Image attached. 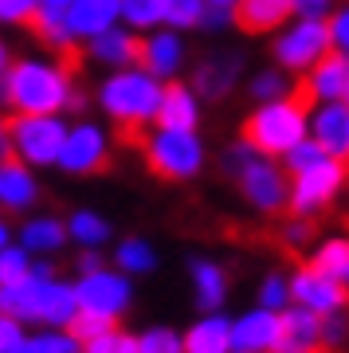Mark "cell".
Returning a JSON list of instances; mask_svg holds the SVG:
<instances>
[{
  "label": "cell",
  "instance_id": "ba28073f",
  "mask_svg": "<svg viewBox=\"0 0 349 353\" xmlns=\"http://www.w3.org/2000/svg\"><path fill=\"white\" fill-rule=\"evenodd\" d=\"M346 176H349V169L341 161H330V157L318 161L314 169H306V173H299L295 185H290V201H287L290 216H295V220L318 216L326 204L337 196V189L346 185Z\"/></svg>",
  "mask_w": 349,
  "mask_h": 353
},
{
  "label": "cell",
  "instance_id": "277c9868",
  "mask_svg": "<svg viewBox=\"0 0 349 353\" xmlns=\"http://www.w3.org/2000/svg\"><path fill=\"white\" fill-rule=\"evenodd\" d=\"M0 126L8 134V150L24 165H55L67 138L59 118H36V114H4Z\"/></svg>",
  "mask_w": 349,
  "mask_h": 353
},
{
  "label": "cell",
  "instance_id": "8d00e7d4",
  "mask_svg": "<svg viewBox=\"0 0 349 353\" xmlns=\"http://www.w3.org/2000/svg\"><path fill=\"white\" fill-rule=\"evenodd\" d=\"M318 161H326V153L318 150V145H314L310 138H302L290 153H283V173L299 176V173H306V169H314Z\"/></svg>",
  "mask_w": 349,
  "mask_h": 353
},
{
  "label": "cell",
  "instance_id": "1f68e13d",
  "mask_svg": "<svg viewBox=\"0 0 349 353\" xmlns=\"http://www.w3.org/2000/svg\"><path fill=\"white\" fill-rule=\"evenodd\" d=\"M8 353H79V341L67 338V334H32V338H20V345H12Z\"/></svg>",
  "mask_w": 349,
  "mask_h": 353
},
{
  "label": "cell",
  "instance_id": "5bb4252c",
  "mask_svg": "<svg viewBox=\"0 0 349 353\" xmlns=\"http://www.w3.org/2000/svg\"><path fill=\"white\" fill-rule=\"evenodd\" d=\"M275 353H318L326 350L322 341V318L310 314V310H287V314L279 318V330H275Z\"/></svg>",
  "mask_w": 349,
  "mask_h": 353
},
{
  "label": "cell",
  "instance_id": "5b68a950",
  "mask_svg": "<svg viewBox=\"0 0 349 353\" xmlns=\"http://www.w3.org/2000/svg\"><path fill=\"white\" fill-rule=\"evenodd\" d=\"M141 157H146V169H150L157 181H188L204 169V145H200L197 134H177V130H157L146 138L141 145Z\"/></svg>",
  "mask_w": 349,
  "mask_h": 353
},
{
  "label": "cell",
  "instance_id": "3957f363",
  "mask_svg": "<svg viewBox=\"0 0 349 353\" xmlns=\"http://www.w3.org/2000/svg\"><path fill=\"white\" fill-rule=\"evenodd\" d=\"M67 94H71V83L59 75V67L36 63V59H20L0 79V102L8 106V114L55 118L67 106Z\"/></svg>",
  "mask_w": 349,
  "mask_h": 353
},
{
  "label": "cell",
  "instance_id": "e0dca14e",
  "mask_svg": "<svg viewBox=\"0 0 349 353\" xmlns=\"http://www.w3.org/2000/svg\"><path fill=\"white\" fill-rule=\"evenodd\" d=\"M157 130H177V134H197L200 122V106L197 94L185 87V83H165L161 87V102H157V114H153Z\"/></svg>",
  "mask_w": 349,
  "mask_h": 353
},
{
  "label": "cell",
  "instance_id": "74e56055",
  "mask_svg": "<svg viewBox=\"0 0 349 353\" xmlns=\"http://www.w3.org/2000/svg\"><path fill=\"white\" fill-rule=\"evenodd\" d=\"M137 353H185V345H181V338H177V330L153 326V330H146V334L137 338Z\"/></svg>",
  "mask_w": 349,
  "mask_h": 353
},
{
  "label": "cell",
  "instance_id": "9a60e30c",
  "mask_svg": "<svg viewBox=\"0 0 349 353\" xmlns=\"http://www.w3.org/2000/svg\"><path fill=\"white\" fill-rule=\"evenodd\" d=\"M290 294L302 303V310H310V314H334L341 306L349 303V290L337 283V279H326L310 267H299V275L290 283Z\"/></svg>",
  "mask_w": 349,
  "mask_h": 353
},
{
  "label": "cell",
  "instance_id": "484cf974",
  "mask_svg": "<svg viewBox=\"0 0 349 353\" xmlns=\"http://www.w3.org/2000/svg\"><path fill=\"white\" fill-rule=\"evenodd\" d=\"M192 287H197V306L200 310H216V306L224 303V294H228V279L216 263L197 259V263H192Z\"/></svg>",
  "mask_w": 349,
  "mask_h": 353
},
{
  "label": "cell",
  "instance_id": "bcb514c9",
  "mask_svg": "<svg viewBox=\"0 0 349 353\" xmlns=\"http://www.w3.org/2000/svg\"><path fill=\"white\" fill-rule=\"evenodd\" d=\"M36 8H39V12H48V16H59V20H63V12L71 8V0H36Z\"/></svg>",
  "mask_w": 349,
  "mask_h": 353
},
{
  "label": "cell",
  "instance_id": "e575fe53",
  "mask_svg": "<svg viewBox=\"0 0 349 353\" xmlns=\"http://www.w3.org/2000/svg\"><path fill=\"white\" fill-rule=\"evenodd\" d=\"M28 267H32V259H28L24 248H4L0 252V287H16V283H24L28 279Z\"/></svg>",
  "mask_w": 349,
  "mask_h": 353
},
{
  "label": "cell",
  "instance_id": "d6986e66",
  "mask_svg": "<svg viewBox=\"0 0 349 353\" xmlns=\"http://www.w3.org/2000/svg\"><path fill=\"white\" fill-rule=\"evenodd\" d=\"M36 201H39V185L32 176V169L24 161H16V157L0 161V212L20 216Z\"/></svg>",
  "mask_w": 349,
  "mask_h": 353
},
{
  "label": "cell",
  "instance_id": "836d02e7",
  "mask_svg": "<svg viewBox=\"0 0 349 353\" xmlns=\"http://www.w3.org/2000/svg\"><path fill=\"white\" fill-rule=\"evenodd\" d=\"M110 330H118V322H110V318H99V314H87V310H79V314L67 322V338H75L79 345H87V341L102 338V334H110Z\"/></svg>",
  "mask_w": 349,
  "mask_h": 353
},
{
  "label": "cell",
  "instance_id": "7c38bea8",
  "mask_svg": "<svg viewBox=\"0 0 349 353\" xmlns=\"http://www.w3.org/2000/svg\"><path fill=\"white\" fill-rule=\"evenodd\" d=\"M239 75H243V55L239 51H212L204 55L192 71V94L208 102H224L232 90H236Z\"/></svg>",
  "mask_w": 349,
  "mask_h": 353
},
{
  "label": "cell",
  "instance_id": "83f0119b",
  "mask_svg": "<svg viewBox=\"0 0 349 353\" xmlns=\"http://www.w3.org/2000/svg\"><path fill=\"white\" fill-rule=\"evenodd\" d=\"M310 271H318V275H326V279H341L349 275V240H326L322 248H318V255H314L310 263Z\"/></svg>",
  "mask_w": 349,
  "mask_h": 353
},
{
  "label": "cell",
  "instance_id": "603a6c76",
  "mask_svg": "<svg viewBox=\"0 0 349 353\" xmlns=\"http://www.w3.org/2000/svg\"><path fill=\"white\" fill-rule=\"evenodd\" d=\"M79 314V299H75V287H67L59 279H51L43 287V299H39V322L51 330L67 326L71 318Z\"/></svg>",
  "mask_w": 349,
  "mask_h": 353
},
{
  "label": "cell",
  "instance_id": "52a82bcc",
  "mask_svg": "<svg viewBox=\"0 0 349 353\" xmlns=\"http://www.w3.org/2000/svg\"><path fill=\"white\" fill-rule=\"evenodd\" d=\"M236 185L248 196L251 208H259V212H283L290 201V181L283 173V165H275L271 157H259V153H251L239 165Z\"/></svg>",
  "mask_w": 349,
  "mask_h": 353
},
{
  "label": "cell",
  "instance_id": "ee69618b",
  "mask_svg": "<svg viewBox=\"0 0 349 353\" xmlns=\"http://www.w3.org/2000/svg\"><path fill=\"white\" fill-rule=\"evenodd\" d=\"M12 345H20V322L0 314V353H8Z\"/></svg>",
  "mask_w": 349,
  "mask_h": 353
},
{
  "label": "cell",
  "instance_id": "30bf717a",
  "mask_svg": "<svg viewBox=\"0 0 349 353\" xmlns=\"http://www.w3.org/2000/svg\"><path fill=\"white\" fill-rule=\"evenodd\" d=\"M75 299H79V310H87V314H99V318H118L130 310V299H134V290H130V279L118 275V271H94V275L79 279L75 287Z\"/></svg>",
  "mask_w": 349,
  "mask_h": 353
},
{
  "label": "cell",
  "instance_id": "8992f818",
  "mask_svg": "<svg viewBox=\"0 0 349 353\" xmlns=\"http://www.w3.org/2000/svg\"><path fill=\"white\" fill-rule=\"evenodd\" d=\"M322 55H330V28H326V20H302V16H295L271 39V59L287 75L302 79Z\"/></svg>",
  "mask_w": 349,
  "mask_h": 353
},
{
  "label": "cell",
  "instance_id": "ab89813d",
  "mask_svg": "<svg viewBox=\"0 0 349 353\" xmlns=\"http://www.w3.org/2000/svg\"><path fill=\"white\" fill-rule=\"evenodd\" d=\"M36 16V0H0V20L4 24H28Z\"/></svg>",
  "mask_w": 349,
  "mask_h": 353
},
{
  "label": "cell",
  "instance_id": "d590c367",
  "mask_svg": "<svg viewBox=\"0 0 349 353\" xmlns=\"http://www.w3.org/2000/svg\"><path fill=\"white\" fill-rule=\"evenodd\" d=\"M326 28H330V51L349 59V0L334 4V12L326 16Z\"/></svg>",
  "mask_w": 349,
  "mask_h": 353
},
{
  "label": "cell",
  "instance_id": "4dcf8cb0",
  "mask_svg": "<svg viewBox=\"0 0 349 353\" xmlns=\"http://www.w3.org/2000/svg\"><path fill=\"white\" fill-rule=\"evenodd\" d=\"M114 259H118V267H122V271H134V275H146V271H153V267H157V255H153V248L141 240V236H130V240L118 243Z\"/></svg>",
  "mask_w": 349,
  "mask_h": 353
},
{
  "label": "cell",
  "instance_id": "f546056e",
  "mask_svg": "<svg viewBox=\"0 0 349 353\" xmlns=\"http://www.w3.org/2000/svg\"><path fill=\"white\" fill-rule=\"evenodd\" d=\"M251 90V99L259 102H279V99H287L290 90H295V79L287 75V71H279V67H267V71H259V75L248 83Z\"/></svg>",
  "mask_w": 349,
  "mask_h": 353
},
{
  "label": "cell",
  "instance_id": "4fadbf2b",
  "mask_svg": "<svg viewBox=\"0 0 349 353\" xmlns=\"http://www.w3.org/2000/svg\"><path fill=\"white\" fill-rule=\"evenodd\" d=\"M295 20V4L290 0H239L232 8V28L243 36H275Z\"/></svg>",
  "mask_w": 349,
  "mask_h": 353
},
{
  "label": "cell",
  "instance_id": "7dc6e473",
  "mask_svg": "<svg viewBox=\"0 0 349 353\" xmlns=\"http://www.w3.org/2000/svg\"><path fill=\"white\" fill-rule=\"evenodd\" d=\"M12 67V51H8V43L0 39V79H4V71Z\"/></svg>",
  "mask_w": 349,
  "mask_h": 353
},
{
  "label": "cell",
  "instance_id": "cb8c5ba5",
  "mask_svg": "<svg viewBox=\"0 0 349 353\" xmlns=\"http://www.w3.org/2000/svg\"><path fill=\"white\" fill-rule=\"evenodd\" d=\"M185 353H228L232 350V322L224 318H200L197 326L185 334Z\"/></svg>",
  "mask_w": 349,
  "mask_h": 353
},
{
  "label": "cell",
  "instance_id": "7a4b0ae2",
  "mask_svg": "<svg viewBox=\"0 0 349 353\" xmlns=\"http://www.w3.org/2000/svg\"><path fill=\"white\" fill-rule=\"evenodd\" d=\"M310 99L299 90H290L287 99L279 102H263L255 110L243 118V126H239V141L248 145L251 153H259V157H283L306 138V122H310Z\"/></svg>",
  "mask_w": 349,
  "mask_h": 353
},
{
  "label": "cell",
  "instance_id": "f907efd6",
  "mask_svg": "<svg viewBox=\"0 0 349 353\" xmlns=\"http://www.w3.org/2000/svg\"><path fill=\"white\" fill-rule=\"evenodd\" d=\"M337 102H346V106H349V75H346V87H341V99H337Z\"/></svg>",
  "mask_w": 349,
  "mask_h": 353
},
{
  "label": "cell",
  "instance_id": "4316f807",
  "mask_svg": "<svg viewBox=\"0 0 349 353\" xmlns=\"http://www.w3.org/2000/svg\"><path fill=\"white\" fill-rule=\"evenodd\" d=\"M67 240H79L87 252H94L99 243L110 240V224L102 220L99 212H90V208H79L75 216H71V224H67Z\"/></svg>",
  "mask_w": 349,
  "mask_h": 353
},
{
  "label": "cell",
  "instance_id": "ffe728a7",
  "mask_svg": "<svg viewBox=\"0 0 349 353\" xmlns=\"http://www.w3.org/2000/svg\"><path fill=\"white\" fill-rule=\"evenodd\" d=\"M118 20V0H71V8L63 12V28L71 39H94L110 32Z\"/></svg>",
  "mask_w": 349,
  "mask_h": 353
},
{
  "label": "cell",
  "instance_id": "d6a6232c",
  "mask_svg": "<svg viewBox=\"0 0 349 353\" xmlns=\"http://www.w3.org/2000/svg\"><path fill=\"white\" fill-rule=\"evenodd\" d=\"M118 16L130 28H157L161 24V0H118Z\"/></svg>",
  "mask_w": 349,
  "mask_h": 353
},
{
  "label": "cell",
  "instance_id": "ac0fdd59",
  "mask_svg": "<svg viewBox=\"0 0 349 353\" xmlns=\"http://www.w3.org/2000/svg\"><path fill=\"white\" fill-rule=\"evenodd\" d=\"M181 63H185V39L177 36V32H157V36L141 39V63H137V71H146L150 79H177V71H181Z\"/></svg>",
  "mask_w": 349,
  "mask_h": 353
},
{
  "label": "cell",
  "instance_id": "7bdbcfd3",
  "mask_svg": "<svg viewBox=\"0 0 349 353\" xmlns=\"http://www.w3.org/2000/svg\"><path fill=\"white\" fill-rule=\"evenodd\" d=\"M200 28H208V32L232 28V8H216V4H208V8H204V20H200Z\"/></svg>",
  "mask_w": 349,
  "mask_h": 353
},
{
  "label": "cell",
  "instance_id": "7402d4cb",
  "mask_svg": "<svg viewBox=\"0 0 349 353\" xmlns=\"http://www.w3.org/2000/svg\"><path fill=\"white\" fill-rule=\"evenodd\" d=\"M275 330H279V318L271 310H255V314H243L232 326V350L236 353H263L275 345Z\"/></svg>",
  "mask_w": 349,
  "mask_h": 353
},
{
  "label": "cell",
  "instance_id": "681fc988",
  "mask_svg": "<svg viewBox=\"0 0 349 353\" xmlns=\"http://www.w3.org/2000/svg\"><path fill=\"white\" fill-rule=\"evenodd\" d=\"M204 4H216V8H236L239 0H204Z\"/></svg>",
  "mask_w": 349,
  "mask_h": 353
},
{
  "label": "cell",
  "instance_id": "6da1fadb",
  "mask_svg": "<svg viewBox=\"0 0 349 353\" xmlns=\"http://www.w3.org/2000/svg\"><path fill=\"white\" fill-rule=\"evenodd\" d=\"M99 102L102 110L114 118V134L122 145L130 150H141L146 145V122H153V114H157V102H161V83L150 79L146 71H114L99 90Z\"/></svg>",
  "mask_w": 349,
  "mask_h": 353
},
{
  "label": "cell",
  "instance_id": "2e32d148",
  "mask_svg": "<svg viewBox=\"0 0 349 353\" xmlns=\"http://www.w3.org/2000/svg\"><path fill=\"white\" fill-rule=\"evenodd\" d=\"M346 75H349V59H341L337 51H330V55H322V59H318L302 79H295V83H299V90L310 99V106H322V102L341 99Z\"/></svg>",
  "mask_w": 349,
  "mask_h": 353
},
{
  "label": "cell",
  "instance_id": "d4e9b609",
  "mask_svg": "<svg viewBox=\"0 0 349 353\" xmlns=\"http://www.w3.org/2000/svg\"><path fill=\"white\" fill-rule=\"evenodd\" d=\"M67 243V224L55 220V216H39V220H28L20 228V248L24 252H55Z\"/></svg>",
  "mask_w": 349,
  "mask_h": 353
},
{
  "label": "cell",
  "instance_id": "60d3db41",
  "mask_svg": "<svg viewBox=\"0 0 349 353\" xmlns=\"http://www.w3.org/2000/svg\"><path fill=\"white\" fill-rule=\"evenodd\" d=\"M259 299H263V310H279V306L287 303V283L279 275H267V283H263V290H259Z\"/></svg>",
  "mask_w": 349,
  "mask_h": 353
},
{
  "label": "cell",
  "instance_id": "44dd1931",
  "mask_svg": "<svg viewBox=\"0 0 349 353\" xmlns=\"http://www.w3.org/2000/svg\"><path fill=\"white\" fill-rule=\"evenodd\" d=\"M87 55L99 59V63H110V67H137L141 63V36L122 32V28H110V32L90 39Z\"/></svg>",
  "mask_w": 349,
  "mask_h": 353
},
{
  "label": "cell",
  "instance_id": "f35d334b",
  "mask_svg": "<svg viewBox=\"0 0 349 353\" xmlns=\"http://www.w3.org/2000/svg\"><path fill=\"white\" fill-rule=\"evenodd\" d=\"M87 353H137V338H130L122 326L102 334V338L87 341Z\"/></svg>",
  "mask_w": 349,
  "mask_h": 353
},
{
  "label": "cell",
  "instance_id": "8fae6325",
  "mask_svg": "<svg viewBox=\"0 0 349 353\" xmlns=\"http://www.w3.org/2000/svg\"><path fill=\"white\" fill-rule=\"evenodd\" d=\"M306 138L330 161H341L349 169V106L346 102H322V106H314L310 122H306Z\"/></svg>",
  "mask_w": 349,
  "mask_h": 353
},
{
  "label": "cell",
  "instance_id": "f1b7e54d",
  "mask_svg": "<svg viewBox=\"0 0 349 353\" xmlns=\"http://www.w3.org/2000/svg\"><path fill=\"white\" fill-rule=\"evenodd\" d=\"M204 0H161V24L169 32H188V28H200L204 20Z\"/></svg>",
  "mask_w": 349,
  "mask_h": 353
},
{
  "label": "cell",
  "instance_id": "c3c4849f",
  "mask_svg": "<svg viewBox=\"0 0 349 353\" xmlns=\"http://www.w3.org/2000/svg\"><path fill=\"white\" fill-rule=\"evenodd\" d=\"M8 240H12V236H8V224H4V220H0V252H4V248H8Z\"/></svg>",
  "mask_w": 349,
  "mask_h": 353
},
{
  "label": "cell",
  "instance_id": "9c48e42d",
  "mask_svg": "<svg viewBox=\"0 0 349 353\" xmlns=\"http://www.w3.org/2000/svg\"><path fill=\"white\" fill-rule=\"evenodd\" d=\"M63 173L71 176H102L110 173V145H106V134L99 126H83L67 130V138H63V150H59V161H55Z\"/></svg>",
  "mask_w": 349,
  "mask_h": 353
},
{
  "label": "cell",
  "instance_id": "b9f144b4",
  "mask_svg": "<svg viewBox=\"0 0 349 353\" xmlns=\"http://www.w3.org/2000/svg\"><path fill=\"white\" fill-rule=\"evenodd\" d=\"M290 4H295V16H302V20H326L337 0H290Z\"/></svg>",
  "mask_w": 349,
  "mask_h": 353
},
{
  "label": "cell",
  "instance_id": "f6af8a7d",
  "mask_svg": "<svg viewBox=\"0 0 349 353\" xmlns=\"http://www.w3.org/2000/svg\"><path fill=\"white\" fill-rule=\"evenodd\" d=\"M75 271H79L83 279H87V275H94V271H102L99 252H79V255H75Z\"/></svg>",
  "mask_w": 349,
  "mask_h": 353
}]
</instances>
